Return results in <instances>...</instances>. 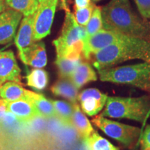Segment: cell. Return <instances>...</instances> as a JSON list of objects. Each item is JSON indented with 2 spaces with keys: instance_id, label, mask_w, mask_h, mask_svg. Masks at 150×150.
Here are the masks:
<instances>
[{
  "instance_id": "6da1fadb",
  "label": "cell",
  "mask_w": 150,
  "mask_h": 150,
  "mask_svg": "<svg viewBox=\"0 0 150 150\" xmlns=\"http://www.w3.org/2000/svg\"><path fill=\"white\" fill-rule=\"evenodd\" d=\"M102 16L103 29L150 41V21L135 13L129 0H110Z\"/></svg>"
},
{
  "instance_id": "7a4b0ae2",
  "label": "cell",
  "mask_w": 150,
  "mask_h": 150,
  "mask_svg": "<svg viewBox=\"0 0 150 150\" xmlns=\"http://www.w3.org/2000/svg\"><path fill=\"white\" fill-rule=\"evenodd\" d=\"M97 70L129 60H142L150 63V41L129 35L93 55Z\"/></svg>"
},
{
  "instance_id": "3957f363",
  "label": "cell",
  "mask_w": 150,
  "mask_h": 150,
  "mask_svg": "<svg viewBox=\"0 0 150 150\" xmlns=\"http://www.w3.org/2000/svg\"><path fill=\"white\" fill-rule=\"evenodd\" d=\"M64 10L65 16L61 35L53 41L56 57L83 59V44L87 38L85 27L76 22L68 6Z\"/></svg>"
},
{
  "instance_id": "277c9868",
  "label": "cell",
  "mask_w": 150,
  "mask_h": 150,
  "mask_svg": "<svg viewBox=\"0 0 150 150\" xmlns=\"http://www.w3.org/2000/svg\"><path fill=\"white\" fill-rule=\"evenodd\" d=\"M150 113V96L108 97L101 114L104 117L129 119L143 123Z\"/></svg>"
},
{
  "instance_id": "5b68a950",
  "label": "cell",
  "mask_w": 150,
  "mask_h": 150,
  "mask_svg": "<svg viewBox=\"0 0 150 150\" xmlns=\"http://www.w3.org/2000/svg\"><path fill=\"white\" fill-rule=\"evenodd\" d=\"M98 71L102 81L131 85L150 93V63L110 67Z\"/></svg>"
},
{
  "instance_id": "8992f818",
  "label": "cell",
  "mask_w": 150,
  "mask_h": 150,
  "mask_svg": "<svg viewBox=\"0 0 150 150\" xmlns=\"http://www.w3.org/2000/svg\"><path fill=\"white\" fill-rule=\"evenodd\" d=\"M91 122L108 137L128 147H134L140 139L141 130L138 127L110 120L102 115H95Z\"/></svg>"
},
{
  "instance_id": "52a82bcc",
  "label": "cell",
  "mask_w": 150,
  "mask_h": 150,
  "mask_svg": "<svg viewBox=\"0 0 150 150\" xmlns=\"http://www.w3.org/2000/svg\"><path fill=\"white\" fill-rule=\"evenodd\" d=\"M58 2L59 0H46L39 3L33 18L35 42L40 41L50 33Z\"/></svg>"
},
{
  "instance_id": "ba28073f",
  "label": "cell",
  "mask_w": 150,
  "mask_h": 150,
  "mask_svg": "<svg viewBox=\"0 0 150 150\" xmlns=\"http://www.w3.org/2000/svg\"><path fill=\"white\" fill-rule=\"evenodd\" d=\"M126 35L102 29L90 37L83 44V57L89 60L94 54L122 39Z\"/></svg>"
},
{
  "instance_id": "9c48e42d",
  "label": "cell",
  "mask_w": 150,
  "mask_h": 150,
  "mask_svg": "<svg viewBox=\"0 0 150 150\" xmlns=\"http://www.w3.org/2000/svg\"><path fill=\"white\" fill-rule=\"evenodd\" d=\"M108 95L97 88H88L79 93L78 101L82 111L93 117L97 115L106 105Z\"/></svg>"
},
{
  "instance_id": "30bf717a",
  "label": "cell",
  "mask_w": 150,
  "mask_h": 150,
  "mask_svg": "<svg viewBox=\"0 0 150 150\" xmlns=\"http://www.w3.org/2000/svg\"><path fill=\"white\" fill-rule=\"evenodd\" d=\"M22 16L20 13L8 8L0 13V45L8 44L15 39Z\"/></svg>"
},
{
  "instance_id": "8fae6325",
  "label": "cell",
  "mask_w": 150,
  "mask_h": 150,
  "mask_svg": "<svg viewBox=\"0 0 150 150\" xmlns=\"http://www.w3.org/2000/svg\"><path fill=\"white\" fill-rule=\"evenodd\" d=\"M21 79V70L13 52L0 50V86L8 81L22 83Z\"/></svg>"
},
{
  "instance_id": "7c38bea8",
  "label": "cell",
  "mask_w": 150,
  "mask_h": 150,
  "mask_svg": "<svg viewBox=\"0 0 150 150\" xmlns=\"http://www.w3.org/2000/svg\"><path fill=\"white\" fill-rule=\"evenodd\" d=\"M6 110L16 116L20 122H29L40 117L34 104L29 99H20L14 102L5 101Z\"/></svg>"
},
{
  "instance_id": "4fadbf2b",
  "label": "cell",
  "mask_w": 150,
  "mask_h": 150,
  "mask_svg": "<svg viewBox=\"0 0 150 150\" xmlns=\"http://www.w3.org/2000/svg\"><path fill=\"white\" fill-rule=\"evenodd\" d=\"M19 56L24 64L35 68H42L47 63L45 45L41 40L25 49Z\"/></svg>"
},
{
  "instance_id": "5bb4252c",
  "label": "cell",
  "mask_w": 150,
  "mask_h": 150,
  "mask_svg": "<svg viewBox=\"0 0 150 150\" xmlns=\"http://www.w3.org/2000/svg\"><path fill=\"white\" fill-rule=\"evenodd\" d=\"M33 18L34 15L24 17L20 22V27L15 37V43L20 55L25 49L35 42L33 31Z\"/></svg>"
},
{
  "instance_id": "9a60e30c",
  "label": "cell",
  "mask_w": 150,
  "mask_h": 150,
  "mask_svg": "<svg viewBox=\"0 0 150 150\" xmlns=\"http://www.w3.org/2000/svg\"><path fill=\"white\" fill-rule=\"evenodd\" d=\"M78 89L84 85L97 79L96 72L88 62L82 61L69 77Z\"/></svg>"
},
{
  "instance_id": "2e32d148",
  "label": "cell",
  "mask_w": 150,
  "mask_h": 150,
  "mask_svg": "<svg viewBox=\"0 0 150 150\" xmlns=\"http://www.w3.org/2000/svg\"><path fill=\"white\" fill-rule=\"evenodd\" d=\"M72 124L81 138L85 139L93 134L95 129L77 103L72 104Z\"/></svg>"
},
{
  "instance_id": "e0dca14e",
  "label": "cell",
  "mask_w": 150,
  "mask_h": 150,
  "mask_svg": "<svg viewBox=\"0 0 150 150\" xmlns=\"http://www.w3.org/2000/svg\"><path fill=\"white\" fill-rule=\"evenodd\" d=\"M51 91L54 95L63 97L72 104L76 103L78 100L79 89L69 79H60L52 86Z\"/></svg>"
},
{
  "instance_id": "ac0fdd59",
  "label": "cell",
  "mask_w": 150,
  "mask_h": 150,
  "mask_svg": "<svg viewBox=\"0 0 150 150\" xmlns=\"http://www.w3.org/2000/svg\"><path fill=\"white\" fill-rule=\"evenodd\" d=\"M0 97L7 102L28 99L27 90L22 87V83L14 81L6 82L0 86Z\"/></svg>"
},
{
  "instance_id": "d6986e66",
  "label": "cell",
  "mask_w": 150,
  "mask_h": 150,
  "mask_svg": "<svg viewBox=\"0 0 150 150\" xmlns=\"http://www.w3.org/2000/svg\"><path fill=\"white\" fill-rule=\"evenodd\" d=\"M27 99L34 104L38 112L40 117H56V112L51 101L48 100L42 95L27 91Z\"/></svg>"
},
{
  "instance_id": "ffe728a7",
  "label": "cell",
  "mask_w": 150,
  "mask_h": 150,
  "mask_svg": "<svg viewBox=\"0 0 150 150\" xmlns=\"http://www.w3.org/2000/svg\"><path fill=\"white\" fill-rule=\"evenodd\" d=\"M7 8L20 13L24 17L34 15L38 8V0H5Z\"/></svg>"
},
{
  "instance_id": "44dd1931",
  "label": "cell",
  "mask_w": 150,
  "mask_h": 150,
  "mask_svg": "<svg viewBox=\"0 0 150 150\" xmlns=\"http://www.w3.org/2000/svg\"><path fill=\"white\" fill-rule=\"evenodd\" d=\"M86 150H120L95 131L91 136L83 139Z\"/></svg>"
},
{
  "instance_id": "7402d4cb",
  "label": "cell",
  "mask_w": 150,
  "mask_h": 150,
  "mask_svg": "<svg viewBox=\"0 0 150 150\" xmlns=\"http://www.w3.org/2000/svg\"><path fill=\"white\" fill-rule=\"evenodd\" d=\"M27 85L33 89L42 91L47 86L49 76L47 72L42 68H35L26 76Z\"/></svg>"
},
{
  "instance_id": "603a6c76",
  "label": "cell",
  "mask_w": 150,
  "mask_h": 150,
  "mask_svg": "<svg viewBox=\"0 0 150 150\" xmlns=\"http://www.w3.org/2000/svg\"><path fill=\"white\" fill-rule=\"evenodd\" d=\"M83 59H71L67 58L56 57L55 63L61 78L69 79L70 75L79 66Z\"/></svg>"
},
{
  "instance_id": "cb8c5ba5",
  "label": "cell",
  "mask_w": 150,
  "mask_h": 150,
  "mask_svg": "<svg viewBox=\"0 0 150 150\" xmlns=\"http://www.w3.org/2000/svg\"><path fill=\"white\" fill-rule=\"evenodd\" d=\"M53 105L56 112V117L65 125L72 124V115L73 112L72 104L64 101L50 100Z\"/></svg>"
},
{
  "instance_id": "d4e9b609",
  "label": "cell",
  "mask_w": 150,
  "mask_h": 150,
  "mask_svg": "<svg viewBox=\"0 0 150 150\" xmlns=\"http://www.w3.org/2000/svg\"><path fill=\"white\" fill-rule=\"evenodd\" d=\"M85 29L86 34H87V38H86V42L90 37H91L92 35L98 32L99 30L103 29L102 7H95L93 14H92L88 22L85 26Z\"/></svg>"
},
{
  "instance_id": "484cf974",
  "label": "cell",
  "mask_w": 150,
  "mask_h": 150,
  "mask_svg": "<svg viewBox=\"0 0 150 150\" xmlns=\"http://www.w3.org/2000/svg\"><path fill=\"white\" fill-rule=\"evenodd\" d=\"M96 6L95 4L92 2L88 6L82 8H74V16L75 20L79 25L85 26L88 22L90 18L93 14L94 8Z\"/></svg>"
},
{
  "instance_id": "4316f807",
  "label": "cell",
  "mask_w": 150,
  "mask_h": 150,
  "mask_svg": "<svg viewBox=\"0 0 150 150\" xmlns=\"http://www.w3.org/2000/svg\"><path fill=\"white\" fill-rule=\"evenodd\" d=\"M142 18L150 20V0H134Z\"/></svg>"
},
{
  "instance_id": "83f0119b",
  "label": "cell",
  "mask_w": 150,
  "mask_h": 150,
  "mask_svg": "<svg viewBox=\"0 0 150 150\" xmlns=\"http://www.w3.org/2000/svg\"><path fill=\"white\" fill-rule=\"evenodd\" d=\"M140 150H150V125H147L140 137Z\"/></svg>"
},
{
  "instance_id": "f1b7e54d",
  "label": "cell",
  "mask_w": 150,
  "mask_h": 150,
  "mask_svg": "<svg viewBox=\"0 0 150 150\" xmlns=\"http://www.w3.org/2000/svg\"><path fill=\"white\" fill-rule=\"evenodd\" d=\"M18 122L19 121L18 120V119L13 114L6 111L4 114V116L1 124H3L5 127L11 128V127H13L15 125H16Z\"/></svg>"
},
{
  "instance_id": "f546056e",
  "label": "cell",
  "mask_w": 150,
  "mask_h": 150,
  "mask_svg": "<svg viewBox=\"0 0 150 150\" xmlns=\"http://www.w3.org/2000/svg\"><path fill=\"white\" fill-rule=\"evenodd\" d=\"M92 3L91 0H75L74 6L75 8H82L88 6Z\"/></svg>"
},
{
  "instance_id": "4dcf8cb0",
  "label": "cell",
  "mask_w": 150,
  "mask_h": 150,
  "mask_svg": "<svg viewBox=\"0 0 150 150\" xmlns=\"http://www.w3.org/2000/svg\"><path fill=\"white\" fill-rule=\"evenodd\" d=\"M6 112V110L4 100L2 99H0V123H1V122H2L3 117Z\"/></svg>"
},
{
  "instance_id": "1f68e13d",
  "label": "cell",
  "mask_w": 150,
  "mask_h": 150,
  "mask_svg": "<svg viewBox=\"0 0 150 150\" xmlns=\"http://www.w3.org/2000/svg\"><path fill=\"white\" fill-rule=\"evenodd\" d=\"M8 8L6 4L5 0H0V13L4 12L5 10Z\"/></svg>"
},
{
  "instance_id": "d6a6232c",
  "label": "cell",
  "mask_w": 150,
  "mask_h": 150,
  "mask_svg": "<svg viewBox=\"0 0 150 150\" xmlns=\"http://www.w3.org/2000/svg\"><path fill=\"white\" fill-rule=\"evenodd\" d=\"M46 1V0H38L39 3H40V2H41V1Z\"/></svg>"
},
{
  "instance_id": "836d02e7",
  "label": "cell",
  "mask_w": 150,
  "mask_h": 150,
  "mask_svg": "<svg viewBox=\"0 0 150 150\" xmlns=\"http://www.w3.org/2000/svg\"><path fill=\"white\" fill-rule=\"evenodd\" d=\"M94 1H101V0H93Z\"/></svg>"
}]
</instances>
